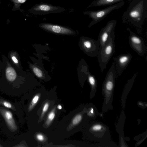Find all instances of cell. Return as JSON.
Instances as JSON below:
<instances>
[{"label": "cell", "mask_w": 147, "mask_h": 147, "mask_svg": "<svg viewBox=\"0 0 147 147\" xmlns=\"http://www.w3.org/2000/svg\"><path fill=\"white\" fill-rule=\"evenodd\" d=\"M80 42L81 48L87 55L91 57L97 56L100 47L98 40L83 37L81 38Z\"/></svg>", "instance_id": "obj_7"}, {"label": "cell", "mask_w": 147, "mask_h": 147, "mask_svg": "<svg viewBox=\"0 0 147 147\" xmlns=\"http://www.w3.org/2000/svg\"><path fill=\"white\" fill-rule=\"evenodd\" d=\"M90 138L94 141L117 146L111 140L110 133L108 127L102 122H93L89 126Z\"/></svg>", "instance_id": "obj_3"}, {"label": "cell", "mask_w": 147, "mask_h": 147, "mask_svg": "<svg viewBox=\"0 0 147 147\" xmlns=\"http://www.w3.org/2000/svg\"><path fill=\"white\" fill-rule=\"evenodd\" d=\"M13 3V5L12 9V11L19 10L22 11L21 6L22 4L25 3L27 0H10Z\"/></svg>", "instance_id": "obj_17"}, {"label": "cell", "mask_w": 147, "mask_h": 147, "mask_svg": "<svg viewBox=\"0 0 147 147\" xmlns=\"http://www.w3.org/2000/svg\"><path fill=\"white\" fill-rule=\"evenodd\" d=\"M147 17V0H132L123 13L122 22L140 29Z\"/></svg>", "instance_id": "obj_1"}, {"label": "cell", "mask_w": 147, "mask_h": 147, "mask_svg": "<svg viewBox=\"0 0 147 147\" xmlns=\"http://www.w3.org/2000/svg\"><path fill=\"white\" fill-rule=\"evenodd\" d=\"M115 35L114 31L111 33L105 45L99 49L97 55L101 71L102 72L115 52Z\"/></svg>", "instance_id": "obj_4"}, {"label": "cell", "mask_w": 147, "mask_h": 147, "mask_svg": "<svg viewBox=\"0 0 147 147\" xmlns=\"http://www.w3.org/2000/svg\"><path fill=\"white\" fill-rule=\"evenodd\" d=\"M125 0H95L89 5L90 6L98 7L111 5Z\"/></svg>", "instance_id": "obj_14"}, {"label": "cell", "mask_w": 147, "mask_h": 147, "mask_svg": "<svg viewBox=\"0 0 147 147\" xmlns=\"http://www.w3.org/2000/svg\"><path fill=\"white\" fill-rule=\"evenodd\" d=\"M55 116L54 112L53 111L51 112L49 114L47 123V125L49 124L51 121L53 120Z\"/></svg>", "instance_id": "obj_22"}, {"label": "cell", "mask_w": 147, "mask_h": 147, "mask_svg": "<svg viewBox=\"0 0 147 147\" xmlns=\"http://www.w3.org/2000/svg\"><path fill=\"white\" fill-rule=\"evenodd\" d=\"M116 23L117 21L115 20H110L101 29L97 40L99 44V49L103 47L106 43L111 32L114 31Z\"/></svg>", "instance_id": "obj_9"}, {"label": "cell", "mask_w": 147, "mask_h": 147, "mask_svg": "<svg viewBox=\"0 0 147 147\" xmlns=\"http://www.w3.org/2000/svg\"><path fill=\"white\" fill-rule=\"evenodd\" d=\"M11 58L13 62L16 65H18L19 63V61L16 54H13L10 55Z\"/></svg>", "instance_id": "obj_23"}, {"label": "cell", "mask_w": 147, "mask_h": 147, "mask_svg": "<svg viewBox=\"0 0 147 147\" xmlns=\"http://www.w3.org/2000/svg\"><path fill=\"white\" fill-rule=\"evenodd\" d=\"M0 113L4 117L7 125L10 130L13 131H16L17 126L11 112L5 109L0 107Z\"/></svg>", "instance_id": "obj_12"}, {"label": "cell", "mask_w": 147, "mask_h": 147, "mask_svg": "<svg viewBox=\"0 0 147 147\" xmlns=\"http://www.w3.org/2000/svg\"><path fill=\"white\" fill-rule=\"evenodd\" d=\"M39 26L46 31L56 34L70 35L74 33V31L70 28L50 23H42L39 24Z\"/></svg>", "instance_id": "obj_10"}, {"label": "cell", "mask_w": 147, "mask_h": 147, "mask_svg": "<svg viewBox=\"0 0 147 147\" xmlns=\"http://www.w3.org/2000/svg\"><path fill=\"white\" fill-rule=\"evenodd\" d=\"M87 78L91 89L90 98L92 99L94 97L95 95L97 86V82L95 76L91 74L90 72L88 74Z\"/></svg>", "instance_id": "obj_13"}, {"label": "cell", "mask_w": 147, "mask_h": 147, "mask_svg": "<svg viewBox=\"0 0 147 147\" xmlns=\"http://www.w3.org/2000/svg\"><path fill=\"white\" fill-rule=\"evenodd\" d=\"M39 96L38 95H36L34 96L28 108L29 111L31 110L34 105L37 103L39 99Z\"/></svg>", "instance_id": "obj_20"}, {"label": "cell", "mask_w": 147, "mask_h": 147, "mask_svg": "<svg viewBox=\"0 0 147 147\" xmlns=\"http://www.w3.org/2000/svg\"><path fill=\"white\" fill-rule=\"evenodd\" d=\"M64 8L52 5L40 3L36 4L28 10L30 13L34 15H45L51 13H60L65 11Z\"/></svg>", "instance_id": "obj_6"}, {"label": "cell", "mask_w": 147, "mask_h": 147, "mask_svg": "<svg viewBox=\"0 0 147 147\" xmlns=\"http://www.w3.org/2000/svg\"><path fill=\"white\" fill-rule=\"evenodd\" d=\"M124 4V1H122L110 5L103 9L96 11H84L83 12V14L88 15L92 19L88 27H90L101 21L113 11L121 8Z\"/></svg>", "instance_id": "obj_5"}, {"label": "cell", "mask_w": 147, "mask_h": 147, "mask_svg": "<svg viewBox=\"0 0 147 147\" xmlns=\"http://www.w3.org/2000/svg\"><path fill=\"white\" fill-rule=\"evenodd\" d=\"M82 118V117L81 114H79L76 115L72 120V123L73 125L78 124L81 121Z\"/></svg>", "instance_id": "obj_21"}, {"label": "cell", "mask_w": 147, "mask_h": 147, "mask_svg": "<svg viewBox=\"0 0 147 147\" xmlns=\"http://www.w3.org/2000/svg\"><path fill=\"white\" fill-rule=\"evenodd\" d=\"M36 137L37 139L40 141H43L44 139L43 136L40 134H38L36 136Z\"/></svg>", "instance_id": "obj_25"}, {"label": "cell", "mask_w": 147, "mask_h": 147, "mask_svg": "<svg viewBox=\"0 0 147 147\" xmlns=\"http://www.w3.org/2000/svg\"><path fill=\"white\" fill-rule=\"evenodd\" d=\"M5 75L7 80L11 82L14 81L17 76L15 71L13 68L9 66L6 69Z\"/></svg>", "instance_id": "obj_15"}, {"label": "cell", "mask_w": 147, "mask_h": 147, "mask_svg": "<svg viewBox=\"0 0 147 147\" xmlns=\"http://www.w3.org/2000/svg\"><path fill=\"white\" fill-rule=\"evenodd\" d=\"M132 56L130 53L121 54L113 58L115 62L116 71L118 74H121L130 62Z\"/></svg>", "instance_id": "obj_11"}, {"label": "cell", "mask_w": 147, "mask_h": 147, "mask_svg": "<svg viewBox=\"0 0 147 147\" xmlns=\"http://www.w3.org/2000/svg\"><path fill=\"white\" fill-rule=\"evenodd\" d=\"M32 70L35 74L38 77L41 78L43 77V73L41 70L36 67H33Z\"/></svg>", "instance_id": "obj_19"}, {"label": "cell", "mask_w": 147, "mask_h": 147, "mask_svg": "<svg viewBox=\"0 0 147 147\" xmlns=\"http://www.w3.org/2000/svg\"><path fill=\"white\" fill-rule=\"evenodd\" d=\"M115 62L107 72L102 87V93L104 97L102 111L106 113L109 110H112L113 93L115 84L116 71Z\"/></svg>", "instance_id": "obj_2"}, {"label": "cell", "mask_w": 147, "mask_h": 147, "mask_svg": "<svg viewBox=\"0 0 147 147\" xmlns=\"http://www.w3.org/2000/svg\"><path fill=\"white\" fill-rule=\"evenodd\" d=\"M57 107H58V109H61L62 108L61 106V105H58Z\"/></svg>", "instance_id": "obj_26"}, {"label": "cell", "mask_w": 147, "mask_h": 147, "mask_svg": "<svg viewBox=\"0 0 147 147\" xmlns=\"http://www.w3.org/2000/svg\"></svg>", "instance_id": "obj_28"}, {"label": "cell", "mask_w": 147, "mask_h": 147, "mask_svg": "<svg viewBox=\"0 0 147 147\" xmlns=\"http://www.w3.org/2000/svg\"><path fill=\"white\" fill-rule=\"evenodd\" d=\"M98 115V112L96 106L92 103L88 109L87 115L90 118L94 119Z\"/></svg>", "instance_id": "obj_16"}, {"label": "cell", "mask_w": 147, "mask_h": 147, "mask_svg": "<svg viewBox=\"0 0 147 147\" xmlns=\"http://www.w3.org/2000/svg\"><path fill=\"white\" fill-rule=\"evenodd\" d=\"M1 3V2L0 1V5Z\"/></svg>", "instance_id": "obj_27"}, {"label": "cell", "mask_w": 147, "mask_h": 147, "mask_svg": "<svg viewBox=\"0 0 147 147\" xmlns=\"http://www.w3.org/2000/svg\"><path fill=\"white\" fill-rule=\"evenodd\" d=\"M49 106V105L48 103L47 102L45 105L42 110V117L45 112L47 110Z\"/></svg>", "instance_id": "obj_24"}, {"label": "cell", "mask_w": 147, "mask_h": 147, "mask_svg": "<svg viewBox=\"0 0 147 147\" xmlns=\"http://www.w3.org/2000/svg\"><path fill=\"white\" fill-rule=\"evenodd\" d=\"M127 30L129 33V42L131 49L139 55L143 56L146 52V48L142 38L128 28Z\"/></svg>", "instance_id": "obj_8"}, {"label": "cell", "mask_w": 147, "mask_h": 147, "mask_svg": "<svg viewBox=\"0 0 147 147\" xmlns=\"http://www.w3.org/2000/svg\"><path fill=\"white\" fill-rule=\"evenodd\" d=\"M0 104L14 111L16 110L15 107L10 102L1 99H0Z\"/></svg>", "instance_id": "obj_18"}]
</instances>
